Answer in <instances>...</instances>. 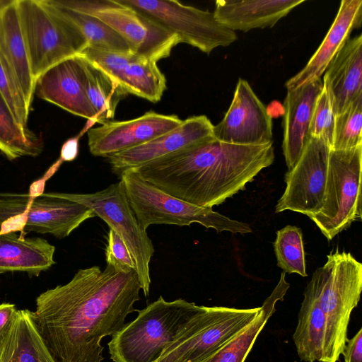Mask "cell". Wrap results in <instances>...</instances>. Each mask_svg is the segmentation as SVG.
<instances>
[{
	"instance_id": "cb8c5ba5",
	"label": "cell",
	"mask_w": 362,
	"mask_h": 362,
	"mask_svg": "<svg viewBox=\"0 0 362 362\" xmlns=\"http://www.w3.org/2000/svg\"><path fill=\"white\" fill-rule=\"evenodd\" d=\"M0 50L16 75L26 103L30 107L35 81L21 25L17 0H13L1 12Z\"/></svg>"
},
{
	"instance_id": "4dcf8cb0",
	"label": "cell",
	"mask_w": 362,
	"mask_h": 362,
	"mask_svg": "<svg viewBox=\"0 0 362 362\" xmlns=\"http://www.w3.org/2000/svg\"><path fill=\"white\" fill-rule=\"evenodd\" d=\"M300 228L288 225L276 232L274 250L277 265L285 273L306 276V264Z\"/></svg>"
},
{
	"instance_id": "7402d4cb",
	"label": "cell",
	"mask_w": 362,
	"mask_h": 362,
	"mask_svg": "<svg viewBox=\"0 0 362 362\" xmlns=\"http://www.w3.org/2000/svg\"><path fill=\"white\" fill-rule=\"evenodd\" d=\"M304 0H218L213 12L226 28L247 32L272 28Z\"/></svg>"
},
{
	"instance_id": "4fadbf2b",
	"label": "cell",
	"mask_w": 362,
	"mask_h": 362,
	"mask_svg": "<svg viewBox=\"0 0 362 362\" xmlns=\"http://www.w3.org/2000/svg\"><path fill=\"white\" fill-rule=\"evenodd\" d=\"M330 147L310 137L300 158L285 175V191L276 212L290 210L308 216L318 213L325 199Z\"/></svg>"
},
{
	"instance_id": "ffe728a7",
	"label": "cell",
	"mask_w": 362,
	"mask_h": 362,
	"mask_svg": "<svg viewBox=\"0 0 362 362\" xmlns=\"http://www.w3.org/2000/svg\"><path fill=\"white\" fill-rule=\"evenodd\" d=\"M323 87L319 78L287 90L284 103L283 153L288 170L300 158L309 138V129L317 99Z\"/></svg>"
},
{
	"instance_id": "5b68a950",
	"label": "cell",
	"mask_w": 362,
	"mask_h": 362,
	"mask_svg": "<svg viewBox=\"0 0 362 362\" xmlns=\"http://www.w3.org/2000/svg\"><path fill=\"white\" fill-rule=\"evenodd\" d=\"M17 7L35 81L88 47L78 27L49 0H17Z\"/></svg>"
},
{
	"instance_id": "277c9868",
	"label": "cell",
	"mask_w": 362,
	"mask_h": 362,
	"mask_svg": "<svg viewBox=\"0 0 362 362\" xmlns=\"http://www.w3.org/2000/svg\"><path fill=\"white\" fill-rule=\"evenodd\" d=\"M313 287L327 322L322 362H337L348 341L352 310L362 290V264L350 253L327 255L326 263L313 274Z\"/></svg>"
},
{
	"instance_id": "2e32d148",
	"label": "cell",
	"mask_w": 362,
	"mask_h": 362,
	"mask_svg": "<svg viewBox=\"0 0 362 362\" xmlns=\"http://www.w3.org/2000/svg\"><path fill=\"white\" fill-rule=\"evenodd\" d=\"M214 126L205 115L183 120L175 129L145 144L127 149L106 158L113 173L120 175L150 162L185 148L215 139Z\"/></svg>"
},
{
	"instance_id": "f1b7e54d",
	"label": "cell",
	"mask_w": 362,
	"mask_h": 362,
	"mask_svg": "<svg viewBox=\"0 0 362 362\" xmlns=\"http://www.w3.org/2000/svg\"><path fill=\"white\" fill-rule=\"evenodd\" d=\"M42 150L41 140L16 120L0 93V151L8 160L36 156Z\"/></svg>"
},
{
	"instance_id": "d6a6232c",
	"label": "cell",
	"mask_w": 362,
	"mask_h": 362,
	"mask_svg": "<svg viewBox=\"0 0 362 362\" xmlns=\"http://www.w3.org/2000/svg\"><path fill=\"white\" fill-rule=\"evenodd\" d=\"M0 93L10 107L16 120L23 128L27 127L30 112L18 81L0 50Z\"/></svg>"
},
{
	"instance_id": "ab89813d",
	"label": "cell",
	"mask_w": 362,
	"mask_h": 362,
	"mask_svg": "<svg viewBox=\"0 0 362 362\" xmlns=\"http://www.w3.org/2000/svg\"><path fill=\"white\" fill-rule=\"evenodd\" d=\"M0 344H1V340H0Z\"/></svg>"
},
{
	"instance_id": "f35d334b",
	"label": "cell",
	"mask_w": 362,
	"mask_h": 362,
	"mask_svg": "<svg viewBox=\"0 0 362 362\" xmlns=\"http://www.w3.org/2000/svg\"><path fill=\"white\" fill-rule=\"evenodd\" d=\"M13 0H11V1H3V0H0V15H1V11L6 8L8 5H9L11 1Z\"/></svg>"
},
{
	"instance_id": "8d00e7d4",
	"label": "cell",
	"mask_w": 362,
	"mask_h": 362,
	"mask_svg": "<svg viewBox=\"0 0 362 362\" xmlns=\"http://www.w3.org/2000/svg\"><path fill=\"white\" fill-rule=\"evenodd\" d=\"M17 309L14 304L4 303L0 304V340L4 338L14 321Z\"/></svg>"
},
{
	"instance_id": "9c48e42d",
	"label": "cell",
	"mask_w": 362,
	"mask_h": 362,
	"mask_svg": "<svg viewBox=\"0 0 362 362\" xmlns=\"http://www.w3.org/2000/svg\"><path fill=\"white\" fill-rule=\"evenodd\" d=\"M259 310L204 306L155 362H202L250 325Z\"/></svg>"
},
{
	"instance_id": "30bf717a",
	"label": "cell",
	"mask_w": 362,
	"mask_h": 362,
	"mask_svg": "<svg viewBox=\"0 0 362 362\" xmlns=\"http://www.w3.org/2000/svg\"><path fill=\"white\" fill-rule=\"evenodd\" d=\"M54 4L93 16L115 30L130 52L157 62L168 57L179 38L135 9L116 0H50Z\"/></svg>"
},
{
	"instance_id": "9a60e30c",
	"label": "cell",
	"mask_w": 362,
	"mask_h": 362,
	"mask_svg": "<svg viewBox=\"0 0 362 362\" xmlns=\"http://www.w3.org/2000/svg\"><path fill=\"white\" fill-rule=\"evenodd\" d=\"M182 122L177 115L153 111L130 120L109 121L88 129L89 151L95 156L107 158L168 133Z\"/></svg>"
},
{
	"instance_id": "60d3db41",
	"label": "cell",
	"mask_w": 362,
	"mask_h": 362,
	"mask_svg": "<svg viewBox=\"0 0 362 362\" xmlns=\"http://www.w3.org/2000/svg\"><path fill=\"white\" fill-rule=\"evenodd\" d=\"M294 362H297V361H294Z\"/></svg>"
},
{
	"instance_id": "7a4b0ae2",
	"label": "cell",
	"mask_w": 362,
	"mask_h": 362,
	"mask_svg": "<svg viewBox=\"0 0 362 362\" xmlns=\"http://www.w3.org/2000/svg\"><path fill=\"white\" fill-rule=\"evenodd\" d=\"M274 160L273 142L238 145L214 139L135 170L146 181L173 197L212 208L244 189Z\"/></svg>"
},
{
	"instance_id": "d590c367",
	"label": "cell",
	"mask_w": 362,
	"mask_h": 362,
	"mask_svg": "<svg viewBox=\"0 0 362 362\" xmlns=\"http://www.w3.org/2000/svg\"><path fill=\"white\" fill-rule=\"evenodd\" d=\"M341 354L344 362H362V328L348 339Z\"/></svg>"
},
{
	"instance_id": "603a6c76",
	"label": "cell",
	"mask_w": 362,
	"mask_h": 362,
	"mask_svg": "<svg viewBox=\"0 0 362 362\" xmlns=\"http://www.w3.org/2000/svg\"><path fill=\"white\" fill-rule=\"evenodd\" d=\"M54 251L55 247L44 238L0 233V274L23 272L37 276L56 263Z\"/></svg>"
},
{
	"instance_id": "4316f807",
	"label": "cell",
	"mask_w": 362,
	"mask_h": 362,
	"mask_svg": "<svg viewBox=\"0 0 362 362\" xmlns=\"http://www.w3.org/2000/svg\"><path fill=\"white\" fill-rule=\"evenodd\" d=\"M288 288L283 272L276 286L264 300L252 322L202 362H245L258 335L276 311V303L283 300Z\"/></svg>"
},
{
	"instance_id": "e0dca14e",
	"label": "cell",
	"mask_w": 362,
	"mask_h": 362,
	"mask_svg": "<svg viewBox=\"0 0 362 362\" xmlns=\"http://www.w3.org/2000/svg\"><path fill=\"white\" fill-rule=\"evenodd\" d=\"M79 55L100 66L128 94L157 103L167 88L164 74L151 59L132 52H106L88 47Z\"/></svg>"
},
{
	"instance_id": "8fae6325",
	"label": "cell",
	"mask_w": 362,
	"mask_h": 362,
	"mask_svg": "<svg viewBox=\"0 0 362 362\" xmlns=\"http://www.w3.org/2000/svg\"><path fill=\"white\" fill-rule=\"evenodd\" d=\"M58 193L90 209L122 239L134 260L141 290L147 297L151 283L149 265L155 250L129 204L122 180L94 193Z\"/></svg>"
},
{
	"instance_id": "d6986e66",
	"label": "cell",
	"mask_w": 362,
	"mask_h": 362,
	"mask_svg": "<svg viewBox=\"0 0 362 362\" xmlns=\"http://www.w3.org/2000/svg\"><path fill=\"white\" fill-rule=\"evenodd\" d=\"M362 23V1L342 0L325 37L303 69L288 79L287 90L299 88L321 78L327 67Z\"/></svg>"
},
{
	"instance_id": "5bb4252c",
	"label": "cell",
	"mask_w": 362,
	"mask_h": 362,
	"mask_svg": "<svg viewBox=\"0 0 362 362\" xmlns=\"http://www.w3.org/2000/svg\"><path fill=\"white\" fill-rule=\"evenodd\" d=\"M214 136L220 141L238 145L272 142V117L246 80L238 79L228 111L214 126Z\"/></svg>"
},
{
	"instance_id": "83f0119b",
	"label": "cell",
	"mask_w": 362,
	"mask_h": 362,
	"mask_svg": "<svg viewBox=\"0 0 362 362\" xmlns=\"http://www.w3.org/2000/svg\"><path fill=\"white\" fill-rule=\"evenodd\" d=\"M85 73V88L95 114V122L103 124L114 118L118 103L128 93L100 66L79 55Z\"/></svg>"
},
{
	"instance_id": "8992f818",
	"label": "cell",
	"mask_w": 362,
	"mask_h": 362,
	"mask_svg": "<svg viewBox=\"0 0 362 362\" xmlns=\"http://www.w3.org/2000/svg\"><path fill=\"white\" fill-rule=\"evenodd\" d=\"M129 204L141 226L146 230L151 225L179 226L199 223L217 233L229 231L245 234L250 226L233 220L210 207H201L173 197L146 181L135 170L120 175Z\"/></svg>"
},
{
	"instance_id": "ba28073f",
	"label": "cell",
	"mask_w": 362,
	"mask_h": 362,
	"mask_svg": "<svg viewBox=\"0 0 362 362\" xmlns=\"http://www.w3.org/2000/svg\"><path fill=\"white\" fill-rule=\"evenodd\" d=\"M361 163L362 145L329 151L323 206L308 216L329 240L361 220Z\"/></svg>"
},
{
	"instance_id": "44dd1931",
	"label": "cell",
	"mask_w": 362,
	"mask_h": 362,
	"mask_svg": "<svg viewBox=\"0 0 362 362\" xmlns=\"http://www.w3.org/2000/svg\"><path fill=\"white\" fill-rule=\"evenodd\" d=\"M334 115H339L362 95V35L349 38L324 72Z\"/></svg>"
},
{
	"instance_id": "e575fe53",
	"label": "cell",
	"mask_w": 362,
	"mask_h": 362,
	"mask_svg": "<svg viewBox=\"0 0 362 362\" xmlns=\"http://www.w3.org/2000/svg\"><path fill=\"white\" fill-rule=\"evenodd\" d=\"M107 264L116 269L127 272L136 271V264L130 252L122 239L112 229L107 234V244L105 250Z\"/></svg>"
},
{
	"instance_id": "836d02e7",
	"label": "cell",
	"mask_w": 362,
	"mask_h": 362,
	"mask_svg": "<svg viewBox=\"0 0 362 362\" xmlns=\"http://www.w3.org/2000/svg\"><path fill=\"white\" fill-rule=\"evenodd\" d=\"M334 117L329 90L323 83L322 90L313 110L309 136L323 140L329 145L330 149L333 138Z\"/></svg>"
},
{
	"instance_id": "484cf974",
	"label": "cell",
	"mask_w": 362,
	"mask_h": 362,
	"mask_svg": "<svg viewBox=\"0 0 362 362\" xmlns=\"http://www.w3.org/2000/svg\"><path fill=\"white\" fill-rule=\"evenodd\" d=\"M303 295L293 340L302 361L322 362L327 334L326 318L309 283Z\"/></svg>"
},
{
	"instance_id": "ac0fdd59",
	"label": "cell",
	"mask_w": 362,
	"mask_h": 362,
	"mask_svg": "<svg viewBox=\"0 0 362 362\" xmlns=\"http://www.w3.org/2000/svg\"><path fill=\"white\" fill-rule=\"evenodd\" d=\"M35 93L42 100L95 122V114L86 93L85 73L79 55L45 71L35 81Z\"/></svg>"
},
{
	"instance_id": "f546056e",
	"label": "cell",
	"mask_w": 362,
	"mask_h": 362,
	"mask_svg": "<svg viewBox=\"0 0 362 362\" xmlns=\"http://www.w3.org/2000/svg\"><path fill=\"white\" fill-rule=\"evenodd\" d=\"M74 23L88 42V47L106 52H130L126 41L115 30L98 18L64 6L54 4Z\"/></svg>"
},
{
	"instance_id": "1f68e13d",
	"label": "cell",
	"mask_w": 362,
	"mask_h": 362,
	"mask_svg": "<svg viewBox=\"0 0 362 362\" xmlns=\"http://www.w3.org/2000/svg\"><path fill=\"white\" fill-rule=\"evenodd\" d=\"M362 95L334 117L331 149L344 150L362 145Z\"/></svg>"
},
{
	"instance_id": "3957f363",
	"label": "cell",
	"mask_w": 362,
	"mask_h": 362,
	"mask_svg": "<svg viewBox=\"0 0 362 362\" xmlns=\"http://www.w3.org/2000/svg\"><path fill=\"white\" fill-rule=\"evenodd\" d=\"M182 298L160 296L125 324L108 342L114 362H155L187 324L203 309Z\"/></svg>"
},
{
	"instance_id": "74e56055",
	"label": "cell",
	"mask_w": 362,
	"mask_h": 362,
	"mask_svg": "<svg viewBox=\"0 0 362 362\" xmlns=\"http://www.w3.org/2000/svg\"><path fill=\"white\" fill-rule=\"evenodd\" d=\"M78 139L75 136L66 141L62 146L59 160L64 161H72L78 156Z\"/></svg>"
},
{
	"instance_id": "d4e9b609",
	"label": "cell",
	"mask_w": 362,
	"mask_h": 362,
	"mask_svg": "<svg viewBox=\"0 0 362 362\" xmlns=\"http://www.w3.org/2000/svg\"><path fill=\"white\" fill-rule=\"evenodd\" d=\"M0 362H55L37 329L32 311L17 310L1 341Z\"/></svg>"
},
{
	"instance_id": "b9f144b4",
	"label": "cell",
	"mask_w": 362,
	"mask_h": 362,
	"mask_svg": "<svg viewBox=\"0 0 362 362\" xmlns=\"http://www.w3.org/2000/svg\"><path fill=\"white\" fill-rule=\"evenodd\" d=\"M339 362H341V361H339Z\"/></svg>"
},
{
	"instance_id": "6da1fadb",
	"label": "cell",
	"mask_w": 362,
	"mask_h": 362,
	"mask_svg": "<svg viewBox=\"0 0 362 362\" xmlns=\"http://www.w3.org/2000/svg\"><path fill=\"white\" fill-rule=\"evenodd\" d=\"M141 289L134 269L107 264L81 269L67 284L40 294L32 311L55 362H102L101 340L113 336L137 310Z\"/></svg>"
},
{
	"instance_id": "52a82bcc",
	"label": "cell",
	"mask_w": 362,
	"mask_h": 362,
	"mask_svg": "<svg viewBox=\"0 0 362 362\" xmlns=\"http://www.w3.org/2000/svg\"><path fill=\"white\" fill-rule=\"evenodd\" d=\"M86 206L65 199L58 192H0V233L35 232L67 237L86 220L95 217Z\"/></svg>"
},
{
	"instance_id": "7c38bea8",
	"label": "cell",
	"mask_w": 362,
	"mask_h": 362,
	"mask_svg": "<svg viewBox=\"0 0 362 362\" xmlns=\"http://www.w3.org/2000/svg\"><path fill=\"white\" fill-rule=\"evenodd\" d=\"M151 18L185 42L210 54L237 40L235 31L221 25L214 13L174 0H116Z\"/></svg>"
}]
</instances>
